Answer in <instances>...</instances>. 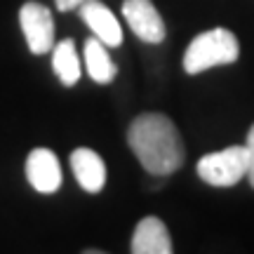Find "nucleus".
<instances>
[{"label":"nucleus","instance_id":"obj_1","mask_svg":"<svg viewBox=\"0 0 254 254\" xmlns=\"http://www.w3.org/2000/svg\"><path fill=\"white\" fill-rule=\"evenodd\" d=\"M127 144L148 174L170 177L184 165L186 148L182 134L165 113L151 111L132 120L127 129Z\"/></svg>","mask_w":254,"mask_h":254},{"label":"nucleus","instance_id":"obj_2","mask_svg":"<svg viewBox=\"0 0 254 254\" xmlns=\"http://www.w3.org/2000/svg\"><path fill=\"white\" fill-rule=\"evenodd\" d=\"M240 43L233 31L228 28H209L198 33L184 52V71L189 75H198L214 66H226L238 62Z\"/></svg>","mask_w":254,"mask_h":254},{"label":"nucleus","instance_id":"obj_3","mask_svg":"<svg viewBox=\"0 0 254 254\" xmlns=\"http://www.w3.org/2000/svg\"><path fill=\"white\" fill-rule=\"evenodd\" d=\"M195 172L209 186H217V189L236 186L243 177H247V148L228 146L224 151L202 155L195 165Z\"/></svg>","mask_w":254,"mask_h":254},{"label":"nucleus","instance_id":"obj_4","mask_svg":"<svg viewBox=\"0 0 254 254\" xmlns=\"http://www.w3.org/2000/svg\"><path fill=\"white\" fill-rule=\"evenodd\" d=\"M19 24L33 55H47L55 47V17L43 2L28 0L19 9Z\"/></svg>","mask_w":254,"mask_h":254},{"label":"nucleus","instance_id":"obj_5","mask_svg":"<svg viewBox=\"0 0 254 254\" xmlns=\"http://www.w3.org/2000/svg\"><path fill=\"white\" fill-rule=\"evenodd\" d=\"M123 17L139 40L151 45H158L165 40V21L160 12L155 9L153 0H125Z\"/></svg>","mask_w":254,"mask_h":254},{"label":"nucleus","instance_id":"obj_6","mask_svg":"<svg viewBox=\"0 0 254 254\" xmlns=\"http://www.w3.org/2000/svg\"><path fill=\"white\" fill-rule=\"evenodd\" d=\"M26 179L38 193H57L62 186V165L55 151L33 148L26 158Z\"/></svg>","mask_w":254,"mask_h":254},{"label":"nucleus","instance_id":"obj_7","mask_svg":"<svg viewBox=\"0 0 254 254\" xmlns=\"http://www.w3.org/2000/svg\"><path fill=\"white\" fill-rule=\"evenodd\" d=\"M78 12H80V19L90 26V31L99 38L104 45H109V47L123 45L120 21L104 2H99V0H85L80 7H78Z\"/></svg>","mask_w":254,"mask_h":254},{"label":"nucleus","instance_id":"obj_8","mask_svg":"<svg viewBox=\"0 0 254 254\" xmlns=\"http://www.w3.org/2000/svg\"><path fill=\"white\" fill-rule=\"evenodd\" d=\"M132 254H172V238L170 231L158 217L141 219L132 236Z\"/></svg>","mask_w":254,"mask_h":254},{"label":"nucleus","instance_id":"obj_9","mask_svg":"<svg viewBox=\"0 0 254 254\" xmlns=\"http://www.w3.org/2000/svg\"><path fill=\"white\" fill-rule=\"evenodd\" d=\"M71 170L75 179L80 184L82 190L87 193H99L106 184V165L101 160V155L92 148H75L71 153Z\"/></svg>","mask_w":254,"mask_h":254},{"label":"nucleus","instance_id":"obj_10","mask_svg":"<svg viewBox=\"0 0 254 254\" xmlns=\"http://www.w3.org/2000/svg\"><path fill=\"white\" fill-rule=\"evenodd\" d=\"M85 68L92 80L99 85H109L118 73L113 59L109 57V45H104L99 38H90L85 43Z\"/></svg>","mask_w":254,"mask_h":254},{"label":"nucleus","instance_id":"obj_11","mask_svg":"<svg viewBox=\"0 0 254 254\" xmlns=\"http://www.w3.org/2000/svg\"><path fill=\"white\" fill-rule=\"evenodd\" d=\"M52 68L57 71L64 87H73L80 80V57L75 52V43L71 38L59 40L52 47Z\"/></svg>","mask_w":254,"mask_h":254},{"label":"nucleus","instance_id":"obj_12","mask_svg":"<svg viewBox=\"0 0 254 254\" xmlns=\"http://www.w3.org/2000/svg\"><path fill=\"white\" fill-rule=\"evenodd\" d=\"M245 148H247V179H250V184H252V189H254V125L247 132Z\"/></svg>","mask_w":254,"mask_h":254},{"label":"nucleus","instance_id":"obj_13","mask_svg":"<svg viewBox=\"0 0 254 254\" xmlns=\"http://www.w3.org/2000/svg\"><path fill=\"white\" fill-rule=\"evenodd\" d=\"M82 2H85V0H55V5L59 12H71V9L80 7Z\"/></svg>","mask_w":254,"mask_h":254}]
</instances>
